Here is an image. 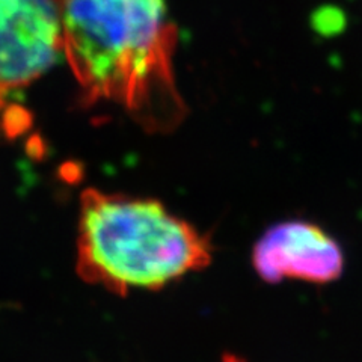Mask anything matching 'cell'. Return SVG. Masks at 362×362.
Returning a JSON list of instances; mask_svg holds the SVG:
<instances>
[{"label":"cell","mask_w":362,"mask_h":362,"mask_svg":"<svg viewBox=\"0 0 362 362\" xmlns=\"http://www.w3.org/2000/svg\"><path fill=\"white\" fill-rule=\"evenodd\" d=\"M175 28L163 0H68L64 56L85 101L113 103L146 132L186 113L174 74Z\"/></svg>","instance_id":"1"},{"label":"cell","mask_w":362,"mask_h":362,"mask_svg":"<svg viewBox=\"0 0 362 362\" xmlns=\"http://www.w3.org/2000/svg\"><path fill=\"white\" fill-rule=\"evenodd\" d=\"M76 251L77 275L118 296L160 290L213 258L209 237L160 201L98 189L81 197Z\"/></svg>","instance_id":"2"},{"label":"cell","mask_w":362,"mask_h":362,"mask_svg":"<svg viewBox=\"0 0 362 362\" xmlns=\"http://www.w3.org/2000/svg\"><path fill=\"white\" fill-rule=\"evenodd\" d=\"M68 0H0V98L37 81L64 54Z\"/></svg>","instance_id":"3"},{"label":"cell","mask_w":362,"mask_h":362,"mask_svg":"<svg viewBox=\"0 0 362 362\" xmlns=\"http://www.w3.org/2000/svg\"><path fill=\"white\" fill-rule=\"evenodd\" d=\"M257 275L270 284L299 279L327 284L344 269V254L338 242L319 225L287 221L269 228L252 249Z\"/></svg>","instance_id":"4"},{"label":"cell","mask_w":362,"mask_h":362,"mask_svg":"<svg viewBox=\"0 0 362 362\" xmlns=\"http://www.w3.org/2000/svg\"><path fill=\"white\" fill-rule=\"evenodd\" d=\"M221 362H246L243 358H240V356H237V355H234V354H225L223 356H222V361Z\"/></svg>","instance_id":"5"}]
</instances>
